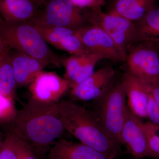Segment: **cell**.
<instances>
[{
    "label": "cell",
    "mask_w": 159,
    "mask_h": 159,
    "mask_svg": "<svg viewBox=\"0 0 159 159\" xmlns=\"http://www.w3.org/2000/svg\"><path fill=\"white\" fill-rule=\"evenodd\" d=\"M33 23L73 29L87 24L84 9L70 0H45L42 12Z\"/></svg>",
    "instance_id": "52a82bcc"
},
{
    "label": "cell",
    "mask_w": 159,
    "mask_h": 159,
    "mask_svg": "<svg viewBox=\"0 0 159 159\" xmlns=\"http://www.w3.org/2000/svg\"><path fill=\"white\" fill-rule=\"evenodd\" d=\"M127 71L146 85L159 86V53L154 42L134 44L125 61Z\"/></svg>",
    "instance_id": "8992f818"
},
{
    "label": "cell",
    "mask_w": 159,
    "mask_h": 159,
    "mask_svg": "<svg viewBox=\"0 0 159 159\" xmlns=\"http://www.w3.org/2000/svg\"><path fill=\"white\" fill-rule=\"evenodd\" d=\"M74 5L82 9H95L102 8L105 5V0H70Z\"/></svg>",
    "instance_id": "d4e9b609"
},
{
    "label": "cell",
    "mask_w": 159,
    "mask_h": 159,
    "mask_svg": "<svg viewBox=\"0 0 159 159\" xmlns=\"http://www.w3.org/2000/svg\"><path fill=\"white\" fill-rule=\"evenodd\" d=\"M34 24L46 42L55 48L62 38L74 34L77 30L40 23Z\"/></svg>",
    "instance_id": "d6986e66"
},
{
    "label": "cell",
    "mask_w": 159,
    "mask_h": 159,
    "mask_svg": "<svg viewBox=\"0 0 159 159\" xmlns=\"http://www.w3.org/2000/svg\"><path fill=\"white\" fill-rule=\"evenodd\" d=\"M148 93L147 117L149 122L159 126V103Z\"/></svg>",
    "instance_id": "cb8c5ba5"
},
{
    "label": "cell",
    "mask_w": 159,
    "mask_h": 159,
    "mask_svg": "<svg viewBox=\"0 0 159 159\" xmlns=\"http://www.w3.org/2000/svg\"><path fill=\"white\" fill-rule=\"evenodd\" d=\"M45 0H0V15L9 22H34L42 12Z\"/></svg>",
    "instance_id": "7c38bea8"
},
{
    "label": "cell",
    "mask_w": 159,
    "mask_h": 159,
    "mask_svg": "<svg viewBox=\"0 0 159 159\" xmlns=\"http://www.w3.org/2000/svg\"><path fill=\"white\" fill-rule=\"evenodd\" d=\"M10 98L6 97L0 93V116L11 107V103Z\"/></svg>",
    "instance_id": "484cf974"
},
{
    "label": "cell",
    "mask_w": 159,
    "mask_h": 159,
    "mask_svg": "<svg viewBox=\"0 0 159 159\" xmlns=\"http://www.w3.org/2000/svg\"><path fill=\"white\" fill-rule=\"evenodd\" d=\"M9 56L17 87L29 85L48 65L22 51L11 49Z\"/></svg>",
    "instance_id": "4fadbf2b"
},
{
    "label": "cell",
    "mask_w": 159,
    "mask_h": 159,
    "mask_svg": "<svg viewBox=\"0 0 159 159\" xmlns=\"http://www.w3.org/2000/svg\"><path fill=\"white\" fill-rule=\"evenodd\" d=\"M66 131L81 143L115 159L121 151V145L115 142L102 128L96 115L74 101L57 102Z\"/></svg>",
    "instance_id": "7a4b0ae2"
},
{
    "label": "cell",
    "mask_w": 159,
    "mask_h": 159,
    "mask_svg": "<svg viewBox=\"0 0 159 159\" xmlns=\"http://www.w3.org/2000/svg\"><path fill=\"white\" fill-rule=\"evenodd\" d=\"M87 54L78 56L71 55L64 59L63 65L65 69L64 77L69 81L70 89L76 81L80 71L85 61Z\"/></svg>",
    "instance_id": "ffe728a7"
},
{
    "label": "cell",
    "mask_w": 159,
    "mask_h": 159,
    "mask_svg": "<svg viewBox=\"0 0 159 159\" xmlns=\"http://www.w3.org/2000/svg\"><path fill=\"white\" fill-rule=\"evenodd\" d=\"M87 24L99 26L114 41L124 57L135 43L136 29L133 22L113 13H105L102 8L84 9Z\"/></svg>",
    "instance_id": "277c9868"
},
{
    "label": "cell",
    "mask_w": 159,
    "mask_h": 159,
    "mask_svg": "<svg viewBox=\"0 0 159 159\" xmlns=\"http://www.w3.org/2000/svg\"><path fill=\"white\" fill-rule=\"evenodd\" d=\"M70 89V83L56 73L42 71L29 84L31 98L39 101L57 103Z\"/></svg>",
    "instance_id": "8fae6325"
},
{
    "label": "cell",
    "mask_w": 159,
    "mask_h": 159,
    "mask_svg": "<svg viewBox=\"0 0 159 159\" xmlns=\"http://www.w3.org/2000/svg\"><path fill=\"white\" fill-rule=\"evenodd\" d=\"M76 34L89 53L98 54L115 62L125 58L112 39L99 26L85 25L76 30Z\"/></svg>",
    "instance_id": "ba28073f"
},
{
    "label": "cell",
    "mask_w": 159,
    "mask_h": 159,
    "mask_svg": "<svg viewBox=\"0 0 159 159\" xmlns=\"http://www.w3.org/2000/svg\"><path fill=\"white\" fill-rule=\"evenodd\" d=\"M133 23L136 29L135 43L159 41V7L155 5L142 18Z\"/></svg>",
    "instance_id": "e0dca14e"
},
{
    "label": "cell",
    "mask_w": 159,
    "mask_h": 159,
    "mask_svg": "<svg viewBox=\"0 0 159 159\" xmlns=\"http://www.w3.org/2000/svg\"><path fill=\"white\" fill-rule=\"evenodd\" d=\"M11 50V48L6 43L0 39V57L8 53Z\"/></svg>",
    "instance_id": "4316f807"
},
{
    "label": "cell",
    "mask_w": 159,
    "mask_h": 159,
    "mask_svg": "<svg viewBox=\"0 0 159 159\" xmlns=\"http://www.w3.org/2000/svg\"><path fill=\"white\" fill-rule=\"evenodd\" d=\"M2 144L1 143V141H0V148H1V146H2Z\"/></svg>",
    "instance_id": "f1b7e54d"
},
{
    "label": "cell",
    "mask_w": 159,
    "mask_h": 159,
    "mask_svg": "<svg viewBox=\"0 0 159 159\" xmlns=\"http://www.w3.org/2000/svg\"><path fill=\"white\" fill-rule=\"evenodd\" d=\"M47 159H112L81 143L59 139L51 146Z\"/></svg>",
    "instance_id": "9a60e30c"
},
{
    "label": "cell",
    "mask_w": 159,
    "mask_h": 159,
    "mask_svg": "<svg viewBox=\"0 0 159 159\" xmlns=\"http://www.w3.org/2000/svg\"><path fill=\"white\" fill-rule=\"evenodd\" d=\"M0 39L11 49L18 50L50 65L60 67L64 59L55 54L33 22H9L0 17Z\"/></svg>",
    "instance_id": "3957f363"
},
{
    "label": "cell",
    "mask_w": 159,
    "mask_h": 159,
    "mask_svg": "<svg viewBox=\"0 0 159 159\" xmlns=\"http://www.w3.org/2000/svg\"><path fill=\"white\" fill-rule=\"evenodd\" d=\"M13 134L38 156L49 149L65 131L57 103L31 98L14 117Z\"/></svg>",
    "instance_id": "6da1fadb"
},
{
    "label": "cell",
    "mask_w": 159,
    "mask_h": 159,
    "mask_svg": "<svg viewBox=\"0 0 159 159\" xmlns=\"http://www.w3.org/2000/svg\"><path fill=\"white\" fill-rule=\"evenodd\" d=\"M121 83L128 100V108L140 119H147L148 96L145 84L127 70L123 74Z\"/></svg>",
    "instance_id": "5bb4252c"
},
{
    "label": "cell",
    "mask_w": 159,
    "mask_h": 159,
    "mask_svg": "<svg viewBox=\"0 0 159 159\" xmlns=\"http://www.w3.org/2000/svg\"><path fill=\"white\" fill-rule=\"evenodd\" d=\"M116 72L105 66L95 71L85 81L70 89L72 98L80 101L100 99L114 85Z\"/></svg>",
    "instance_id": "30bf717a"
},
{
    "label": "cell",
    "mask_w": 159,
    "mask_h": 159,
    "mask_svg": "<svg viewBox=\"0 0 159 159\" xmlns=\"http://www.w3.org/2000/svg\"><path fill=\"white\" fill-rule=\"evenodd\" d=\"M142 119L133 113L127 107L121 132L122 145H124L135 159L154 158L149 149Z\"/></svg>",
    "instance_id": "9c48e42d"
},
{
    "label": "cell",
    "mask_w": 159,
    "mask_h": 159,
    "mask_svg": "<svg viewBox=\"0 0 159 159\" xmlns=\"http://www.w3.org/2000/svg\"><path fill=\"white\" fill-rule=\"evenodd\" d=\"M0 159H19L17 138L11 134L2 144L0 148Z\"/></svg>",
    "instance_id": "603a6c76"
},
{
    "label": "cell",
    "mask_w": 159,
    "mask_h": 159,
    "mask_svg": "<svg viewBox=\"0 0 159 159\" xmlns=\"http://www.w3.org/2000/svg\"><path fill=\"white\" fill-rule=\"evenodd\" d=\"M126 99L122 83L114 85L100 99L99 115L96 116L109 136L121 145V132L127 107Z\"/></svg>",
    "instance_id": "5b68a950"
},
{
    "label": "cell",
    "mask_w": 159,
    "mask_h": 159,
    "mask_svg": "<svg viewBox=\"0 0 159 159\" xmlns=\"http://www.w3.org/2000/svg\"><path fill=\"white\" fill-rule=\"evenodd\" d=\"M149 149L154 158H159V126L147 121L143 123Z\"/></svg>",
    "instance_id": "7402d4cb"
},
{
    "label": "cell",
    "mask_w": 159,
    "mask_h": 159,
    "mask_svg": "<svg viewBox=\"0 0 159 159\" xmlns=\"http://www.w3.org/2000/svg\"><path fill=\"white\" fill-rule=\"evenodd\" d=\"M9 51L0 57V93L10 99L17 85Z\"/></svg>",
    "instance_id": "ac0fdd59"
},
{
    "label": "cell",
    "mask_w": 159,
    "mask_h": 159,
    "mask_svg": "<svg viewBox=\"0 0 159 159\" xmlns=\"http://www.w3.org/2000/svg\"><path fill=\"white\" fill-rule=\"evenodd\" d=\"M158 0H113L110 13L120 16L130 21L142 18Z\"/></svg>",
    "instance_id": "2e32d148"
},
{
    "label": "cell",
    "mask_w": 159,
    "mask_h": 159,
    "mask_svg": "<svg viewBox=\"0 0 159 159\" xmlns=\"http://www.w3.org/2000/svg\"><path fill=\"white\" fill-rule=\"evenodd\" d=\"M76 32L62 38L55 48L68 52L72 55L78 56L89 54Z\"/></svg>",
    "instance_id": "44dd1931"
},
{
    "label": "cell",
    "mask_w": 159,
    "mask_h": 159,
    "mask_svg": "<svg viewBox=\"0 0 159 159\" xmlns=\"http://www.w3.org/2000/svg\"><path fill=\"white\" fill-rule=\"evenodd\" d=\"M155 45L156 47L157 50L158 51L159 53V41H158L156 42H154Z\"/></svg>",
    "instance_id": "83f0119b"
}]
</instances>
